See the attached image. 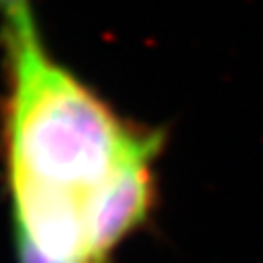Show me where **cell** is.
Instances as JSON below:
<instances>
[{"instance_id": "obj_1", "label": "cell", "mask_w": 263, "mask_h": 263, "mask_svg": "<svg viewBox=\"0 0 263 263\" xmlns=\"http://www.w3.org/2000/svg\"><path fill=\"white\" fill-rule=\"evenodd\" d=\"M7 44L5 176L19 263H93L89 230L114 178L160 154L164 133L120 118L54 62L40 35Z\"/></svg>"}, {"instance_id": "obj_2", "label": "cell", "mask_w": 263, "mask_h": 263, "mask_svg": "<svg viewBox=\"0 0 263 263\" xmlns=\"http://www.w3.org/2000/svg\"><path fill=\"white\" fill-rule=\"evenodd\" d=\"M0 17L5 19V35H37L31 0H0Z\"/></svg>"}]
</instances>
